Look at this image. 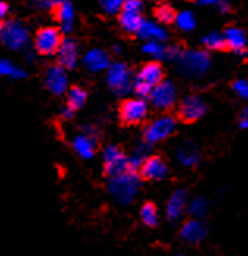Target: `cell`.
Wrapping results in <instances>:
<instances>
[{"mask_svg":"<svg viewBox=\"0 0 248 256\" xmlns=\"http://www.w3.org/2000/svg\"><path fill=\"white\" fill-rule=\"evenodd\" d=\"M150 150H151V144H148V143H143L134 150L132 156H129V165H130L132 172H138L140 165L144 162V159L148 158V156H151Z\"/></svg>","mask_w":248,"mask_h":256,"instance_id":"484cf974","label":"cell"},{"mask_svg":"<svg viewBox=\"0 0 248 256\" xmlns=\"http://www.w3.org/2000/svg\"><path fill=\"white\" fill-rule=\"evenodd\" d=\"M44 84L46 88L55 96H62L68 92V74L62 66H49L44 74Z\"/></svg>","mask_w":248,"mask_h":256,"instance_id":"5bb4252c","label":"cell"},{"mask_svg":"<svg viewBox=\"0 0 248 256\" xmlns=\"http://www.w3.org/2000/svg\"><path fill=\"white\" fill-rule=\"evenodd\" d=\"M164 80V68L160 63L150 62L142 66L137 77L132 82V90L138 98H150L152 88Z\"/></svg>","mask_w":248,"mask_h":256,"instance_id":"7a4b0ae2","label":"cell"},{"mask_svg":"<svg viewBox=\"0 0 248 256\" xmlns=\"http://www.w3.org/2000/svg\"><path fill=\"white\" fill-rule=\"evenodd\" d=\"M138 172L146 181H162L168 174V165L160 156H148L140 165Z\"/></svg>","mask_w":248,"mask_h":256,"instance_id":"4fadbf2b","label":"cell"},{"mask_svg":"<svg viewBox=\"0 0 248 256\" xmlns=\"http://www.w3.org/2000/svg\"><path fill=\"white\" fill-rule=\"evenodd\" d=\"M142 50L143 54L148 55V57L156 58V60H176L179 57V54H181V50L178 48L165 46L160 41H146Z\"/></svg>","mask_w":248,"mask_h":256,"instance_id":"e0dca14e","label":"cell"},{"mask_svg":"<svg viewBox=\"0 0 248 256\" xmlns=\"http://www.w3.org/2000/svg\"><path fill=\"white\" fill-rule=\"evenodd\" d=\"M107 190L118 204H129L140 190V178L137 172H128L108 178Z\"/></svg>","mask_w":248,"mask_h":256,"instance_id":"6da1fadb","label":"cell"},{"mask_svg":"<svg viewBox=\"0 0 248 256\" xmlns=\"http://www.w3.org/2000/svg\"><path fill=\"white\" fill-rule=\"evenodd\" d=\"M63 0H33V5L38 10H55Z\"/></svg>","mask_w":248,"mask_h":256,"instance_id":"8d00e7d4","label":"cell"},{"mask_svg":"<svg viewBox=\"0 0 248 256\" xmlns=\"http://www.w3.org/2000/svg\"><path fill=\"white\" fill-rule=\"evenodd\" d=\"M232 90L238 93L239 98L248 101V80H236L232 84Z\"/></svg>","mask_w":248,"mask_h":256,"instance_id":"d590c367","label":"cell"},{"mask_svg":"<svg viewBox=\"0 0 248 256\" xmlns=\"http://www.w3.org/2000/svg\"><path fill=\"white\" fill-rule=\"evenodd\" d=\"M102 162H104V170L108 178L132 172L129 165V156L124 154V151L120 146H116V144H108L104 150Z\"/></svg>","mask_w":248,"mask_h":256,"instance_id":"52a82bcc","label":"cell"},{"mask_svg":"<svg viewBox=\"0 0 248 256\" xmlns=\"http://www.w3.org/2000/svg\"><path fill=\"white\" fill-rule=\"evenodd\" d=\"M35 49L41 55L57 54L62 44V32L55 27H42L35 35Z\"/></svg>","mask_w":248,"mask_h":256,"instance_id":"30bf717a","label":"cell"},{"mask_svg":"<svg viewBox=\"0 0 248 256\" xmlns=\"http://www.w3.org/2000/svg\"><path fill=\"white\" fill-rule=\"evenodd\" d=\"M78 58H80V54H78L77 42L71 38L62 40V44L57 50L58 66H62V68H64V70H72L74 66L78 63Z\"/></svg>","mask_w":248,"mask_h":256,"instance_id":"9a60e30c","label":"cell"},{"mask_svg":"<svg viewBox=\"0 0 248 256\" xmlns=\"http://www.w3.org/2000/svg\"><path fill=\"white\" fill-rule=\"evenodd\" d=\"M201 42H202V46H204L208 50H222V49L226 48V44H224V38H223V33H218V32L208 33L206 36H202Z\"/></svg>","mask_w":248,"mask_h":256,"instance_id":"f1b7e54d","label":"cell"},{"mask_svg":"<svg viewBox=\"0 0 248 256\" xmlns=\"http://www.w3.org/2000/svg\"><path fill=\"white\" fill-rule=\"evenodd\" d=\"M195 4L198 6L214 8V10L220 11V13H228V11H230V2H228V0H195Z\"/></svg>","mask_w":248,"mask_h":256,"instance_id":"1f68e13d","label":"cell"},{"mask_svg":"<svg viewBox=\"0 0 248 256\" xmlns=\"http://www.w3.org/2000/svg\"><path fill=\"white\" fill-rule=\"evenodd\" d=\"M178 160L184 166H194L200 160V152L195 144L192 143H184L181 148L178 150Z\"/></svg>","mask_w":248,"mask_h":256,"instance_id":"cb8c5ba5","label":"cell"},{"mask_svg":"<svg viewBox=\"0 0 248 256\" xmlns=\"http://www.w3.org/2000/svg\"><path fill=\"white\" fill-rule=\"evenodd\" d=\"M224 44L226 48L234 50L236 54L242 55V57H248V50H246V35L245 32L239 27H228L223 33Z\"/></svg>","mask_w":248,"mask_h":256,"instance_id":"ac0fdd59","label":"cell"},{"mask_svg":"<svg viewBox=\"0 0 248 256\" xmlns=\"http://www.w3.org/2000/svg\"><path fill=\"white\" fill-rule=\"evenodd\" d=\"M137 35L144 41H160V42H164L168 36L166 32L152 20H143Z\"/></svg>","mask_w":248,"mask_h":256,"instance_id":"7402d4cb","label":"cell"},{"mask_svg":"<svg viewBox=\"0 0 248 256\" xmlns=\"http://www.w3.org/2000/svg\"><path fill=\"white\" fill-rule=\"evenodd\" d=\"M174 129H176V120L172 115H162L159 118L152 120L151 123L144 128L143 142L148 144H156L159 142H164L168 137H172Z\"/></svg>","mask_w":248,"mask_h":256,"instance_id":"5b68a950","label":"cell"},{"mask_svg":"<svg viewBox=\"0 0 248 256\" xmlns=\"http://www.w3.org/2000/svg\"><path fill=\"white\" fill-rule=\"evenodd\" d=\"M115 52H116V54H120V52H121V49H120L118 46H115Z\"/></svg>","mask_w":248,"mask_h":256,"instance_id":"60d3db41","label":"cell"},{"mask_svg":"<svg viewBox=\"0 0 248 256\" xmlns=\"http://www.w3.org/2000/svg\"><path fill=\"white\" fill-rule=\"evenodd\" d=\"M6 16H8V5L0 0V24H2V22H5Z\"/></svg>","mask_w":248,"mask_h":256,"instance_id":"f35d334b","label":"cell"},{"mask_svg":"<svg viewBox=\"0 0 248 256\" xmlns=\"http://www.w3.org/2000/svg\"><path fill=\"white\" fill-rule=\"evenodd\" d=\"M148 116V104L142 98H129L120 106V120L126 126L140 124Z\"/></svg>","mask_w":248,"mask_h":256,"instance_id":"ba28073f","label":"cell"},{"mask_svg":"<svg viewBox=\"0 0 248 256\" xmlns=\"http://www.w3.org/2000/svg\"><path fill=\"white\" fill-rule=\"evenodd\" d=\"M176 86L170 80H162L159 85L152 88L150 94V101L157 110H168L176 102Z\"/></svg>","mask_w":248,"mask_h":256,"instance_id":"8fae6325","label":"cell"},{"mask_svg":"<svg viewBox=\"0 0 248 256\" xmlns=\"http://www.w3.org/2000/svg\"><path fill=\"white\" fill-rule=\"evenodd\" d=\"M208 234V228L198 218L187 220L181 228V238L188 244H198Z\"/></svg>","mask_w":248,"mask_h":256,"instance_id":"d6986e66","label":"cell"},{"mask_svg":"<svg viewBox=\"0 0 248 256\" xmlns=\"http://www.w3.org/2000/svg\"><path fill=\"white\" fill-rule=\"evenodd\" d=\"M0 42L11 50H20L28 42V30L19 20H5L0 24Z\"/></svg>","mask_w":248,"mask_h":256,"instance_id":"277c9868","label":"cell"},{"mask_svg":"<svg viewBox=\"0 0 248 256\" xmlns=\"http://www.w3.org/2000/svg\"><path fill=\"white\" fill-rule=\"evenodd\" d=\"M188 210H190L192 216H195V218L201 217L202 214L206 212V202H204V198L198 196V198L192 200L190 204H188Z\"/></svg>","mask_w":248,"mask_h":256,"instance_id":"d6a6232c","label":"cell"},{"mask_svg":"<svg viewBox=\"0 0 248 256\" xmlns=\"http://www.w3.org/2000/svg\"><path fill=\"white\" fill-rule=\"evenodd\" d=\"M74 110L72 108H70V107H68V106H64L63 108H62V112H60V115H62V118L63 120H71L72 116H74Z\"/></svg>","mask_w":248,"mask_h":256,"instance_id":"ab89813d","label":"cell"},{"mask_svg":"<svg viewBox=\"0 0 248 256\" xmlns=\"http://www.w3.org/2000/svg\"><path fill=\"white\" fill-rule=\"evenodd\" d=\"M132 74L128 64L121 62L110 63L107 70V84L118 96H126L132 90Z\"/></svg>","mask_w":248,"mask_h":256,"instance_id":"8992f818","label":"cell"},{"mask_svg":"<svg viewBox=\"0 0 248 256\" xmlns=\"http://www.w3.org/2000/svg\"><path fill=\"white\" fill-rule=\"evenodd\" d=\"M124 0H100V6L107 14H116L121 13Z\"/></svg>","mask_w":248,"mask_h":256,"instance_id":"836d02e7","label":"cell"},{"mask_svg":"<svg viewBox=\"0 0 248 256\" xmlns=\"http://www.w3.org/2000/svg\"><path fill=\"white\" fill-rule=\"evenodd\" d=\"M178 60V68L187 77H201L209 71L210 57L206 50H181Z\"/></svg>","mask_w":248,"mask_h":256,"instance_id":"3957f363","label":"cell"},{"mask_svg":"<svg viewBox=\"0 0 248 256\" xmlns=\"http://www.w3.org/2000/svg\"><path fill=\"white\" fill-rule=\"evenodd\" d=\"M186 208H187V192L184 188H178L166 202V209H165L166 217L174 222L184 214Z\"/></svg>","mask_w":248,"mask_h":256,"instance_id":"ffe728a7","label":"cell"},{"mask_svg":"<svg viewBox=\"0 0 248 256\" xmlns=\"http://www.w3.org/2000/svg\"><path fill=\"white\" fill-rule=\"evenodd\" d=\"M55 16H57V20L60 22V32L62 33H71L74 28V19H76V13H74V6L70 0H63V2L55 8Z\"/></svg>","mask_w":248,"mask_h":256,"instance_id":"44dd1931","label":"cell"},{"mask_svg":"<svg viewBox=\"0 0 248 256\" xmlns=\"http://www.w3.org/2000/svg\"><path fill=\"white\" fill-rule=\"evenodd\" d=\"M86 102V92L82 86H71L66 93V106L77 112Z\"/></svg>","mask_w":248,"mask_h":256,"instance_id":"d4e9b609","label":"cell"},{"mask_svg":"<svg viewBox=\"0 0 248 256\" xmlns=\"http://www.w3.org/2000/svg\"><path fill=\"white\" fill-rule=\"evenodd\" d=\"M142 8H143L142 0H124L121 11H128V13H142Z\"/></svg>","mask_w":248,"mask_h":256,"instance_id":"e575fe53","label":"cell"},{"mask_svg":"<svg viewBox=\"0 0 248 256\" xmlns=\"http://www.w3.org/2000/svg\"><path fill=\"white\" fill-rule=\"evenodd\" d=\"M27 74L22 68H18L16 64H13L11 62L0 58V77H10V79H24Z\"/></svg>","mask_w":248,"mask_h":256,"instance_id":"83f0119b","label":"cell"},{"mask_svg":"<svg viewBox=\"0 0 248 256\" xmlns=\"http://www.w3.org/2000/svg\"><path fill=\"white\" fill-rule=\"evenodd\" d=\"M140 218L146 226H156L159 222V212L152 203H144L140 209Z\"/></svg>","mask_w":248,"mask_h":256,"instance_id":"f546056e","label":"cell"},{"mask_svg":"<svg viewBox=\"0 0 248 256\" xmlns=\"http://www.w3.org/2000/svg\"><path fill=\"white\" fill-rule=\"evenodd\" d=\"M156 18H157V20H160L162 24H172V22H174L176 11L173 6L162 4L156 8Z\"/></svg>","mask_w":248,"mask_h":256,"instance_id":"4dcf8cb0","label":"cell"},{"mask_svg":"<svg viewBox=\"0 0 248 256\" xmlns=\"http://www.w3.org/2000/svg\"><path fill=\"white\" fill-rule=\"evenodd\" d=\"M142 13H128V11H121L120 13V26L128 33H138L142 24H143Z\"/></svg>","mask_w":248,"mask_h":256,"instance_id":"603a6c76","label":"cell"},{"mask_svg":"<svg viewBox=\"0 0 248 256\" xmlns=\"http://www.w3.org/2000/svg\"><path fill=\"white\" fill-rule=\"evenodd\" d=\"M208 106L202 99L196 94H190L187 98H184L181 104H179V118L186 123H195L200 118H202V115L206 114Z\"/></svg>","mask_w":248,"mask_h":256,"instance_id":"7c38bea8","label":"cell"},{"mask_svg":"<svg viewBox=\"0 0 248 256\" xmlns=\"http://www.w3.org/2000/svg\"><path fill=\"white\" fill-rule=\"evenodd\" d=\"M239 124H240V128H244V129H248V106H246V107L242 110Z\"/></svg>","mask_w":248,"mask_h":256,"instance_id":"74e56055","label":"cell"},{"mask_svg":"<svg viewBox=\"0 0 248 256\" xmlns=\"http://www.w3.org/2000/svg\"><path fill=\"white\" fill-rule=\"evenodd\" d=\"M174 24L179 30L182 32H192L196 26V18L195 14L192 13L188 10H184L181 13H178L176 18H174Z\"/></svg>","mask_w":248,"mask_h":256,"instance_id":"4316f807","label":"cell"},{"mask_svg":"<svg viewBox=\"0 0 248 256\" xmlns=\"http://www.w3.org/2000/svg\"><path fill=\"white\" fill-rule=\"evenodd\" d=\"M82 64L90 72H102V71L108 70L110 57L102 49H92L82 57Z\"/></svg>","mask_w":248,"mask_h":256,"instance_id":"2e32d148","label":"cell"},{"mask_svg":"<svg viewBox=\"0 0 248 256\" xmlns=\"http://www.w3.org/2000/svg\"><path fill=\"white\" fill-rule=\"evenodd\" d=\"M71 146L74 152L80 159L90 160L94 158L98 146V136L93 128H85L84 130L77 132L71 140Z\"/></svg>","mask_w":248,"mask_h":256,"instance_id":"9c48e42d","label":"cell"}]
</instances>
